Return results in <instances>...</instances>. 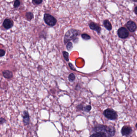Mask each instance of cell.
<instances>
[{
  "label": "cell",
  "mask_w": 137,
  "mask_h": 137,
  "mask_svg": "<svg viewBox=\"0 0 137 137\" xmlns=\"http://www.w3.org/2000/svg\"><path fill=\"white\" fill-rule=\"evenodd\" d=\"M5 54V52L3 49H0V57H3Z\"/></svg>",
  "instance_id": "44dd1931"
},
{
  "label": "cell",
  "mask_w": 137,
  "mask_h": 137,
  "mask_svg": "<svg viewBox=\"0 0 137 137\" xmlns=\"http://www.w3.org/2000/svg\"><path fill=\"white\" fill-rule=\"evenodd\" d=\"M44 19L47 25L51 27L54 26L57 23L56 19L52 15L48 13L44 14Z\"/></svg>",
  "instance_id": "277c9868"
},
{
  "label": "cell",
  "mask_w": 137,
  "mask_h": 137,
  "mask_svg": "<svg viewBox=\"0 0 137 137\" xmlns=\"http://www.w3.org/2000/svg\"><path fill=\"white\" fill-rule=\"evenodd\" d=\"M81 37H82V38L85 40H89L91 38L90 36H89L87 34H86V33L82 34L81 35Z\"/></svg>",
  "instance_id": "e0dca14e"
},
{
  "label": "cell",
  "mask_w": 137,
  "mask_h": 137,
  "mask_svg": "<svg viewBox=\"0 0 137 137\" xmlns=\"http://www.w3.org/2000/svg\"><path fill=\"white\" fill-rule=\"evenodd\" d=\"M117 33L119 37L122 39L126 38L129 35V32L124 27L120 28L117 31Z\"/></svg>",
  "instance_id": "5b68a950"
},
{
  "label": "cell",
  "mask_w": 137,
  "mask_h": 137,
  "mask_svg": "<svg viewBox=\"0 0 137 137\" xmlns=\"http://www.w3.org/2000/svg\"><path fill=\"white\" fill-rule=\"evenodd\" d=\"M3 25L6 29H10L13 25V22L11 19H6L3 22Z\"/></svg>",
  "instance_id": "52a82bcc"
},
{
  "label": "cell",
  "mask_w": 137,
  "mask_h": 137,
  "mask_svg": "<svg viewBox=\"0 0 137 137\" xmlns=\"http://www.w3.org/2000/svg\"><path fill=\"white\" fill-rule=\"evenodd\" d=\"M127 27L130 32H134L137 28L136 23L133 21H129L127 23Z\"/></svg>",
  "instance_id": "ba28073f"
},
{
  "label": "cell",
  "mask_w": 137,
  "mask_h": 137,
  "mask_svg": "<svg viewBox=\"0 0 137 137\" xmlns=\"http://www.w3.org/2000/svg\"><path fill=\"white\" fill-rule=\"evenodd\" d=\"M133 0V1H135V2L137 1V0Z\"/></svg>",
  "instance_id": "d4e9b609"
},
{
  "label": "cell",
  "mask_w": 137,
  "mask_h": 137,
  "mask_svg": "<svg viewBox=\"0 0 137 137\" xmlns=\"http://www.w3.org/2000/svg\"><path fill=\"white\" fill-rule=\"evenodd\" d=\"M115 128L112 126L98 125L94 128L91 137H112L115 133Z\"/></svg>",
  "instance_id": "6da1fadb"
},
{
  "label": "cell",
  "mask_w": 137,
  "mask_h": 137,
  "mask_svg": "<svg viewBox=\"0 0 137 137\" xmlns=\"http://www.w3.org/2000/svg\"><path fill=\"white\" fill-rule=\"evenodd\" d=\"M73 48V45L72 43L70 42H68L67 45H66V48L68 50L70 51Z\"/></svg>",
  "instance_id": "ac0fdd59"
},
{
  "label": "cell",
  "mask_w": 137,
  "mask_h": 137,
  "mask_svg": "<svg viewBox=\"0 0 137 137\" xmlns=\"http://www.w3.org/2000/svg\"><path fill=\"white\" fill-rule=\"evenodd\" d=\"M137 7H135V9H134V11H135V13H136V14H137Z\"/></svg>",
  "instance_id": "cb8c5ba5"
},
{
  "label": "cell",
  "mask_w": 137,
  "mask_h": 137,
  "mask_svg": "<svg viewBox=\"0 0 137 137\" xmlns=\"http://www.w3.org/2000/svg\"><path fill=\"white\" fill-rule=\"evenodd\" d=\"M26 19L28 21L31 20L33 17V15L32 12H28L25 14Z\"/></svg>",
  "instance_id": "4fadbf2b"
},
{
  "label": "cell",
  "mask_w": 137,
  "mask_h": 137,
  "mask_svg": "<svg viewBox=\"0 0 137 137\" xmlns=\"http://www.w3.org/2000/svg\"><path fill=\"white\" fill-rule=\"evenodd\" d=\"M69 67H70V69H71L72 70H74V71H75L76 70V68H74V66H73V65L71 63H69Z\"/></svg>",
  "instance_id": "7402d4cb"
},
{
  "label": "cell",
  "mask_w": 137,
  "mask_h": 137,
  "mask_svg": "<svg viewBox=\"0 0 137 137\" xmlns=\"http://www.w3.org/2000/svg\"><path fill=\"white\" fill-rule=\"evenodd\" d=\"M89 27L91 29L96 31L98 33H100L101 32V28L97 24L94 22H92L89 24Z\"/></svg>",
  "instance_id": "9c48e42d"
},
{
  "label": "cell",
  "mask_w": 137,
  "mask_h": 137,
  "mask_svg": "<svg viewBox=\"0 0 137 137\" xmlns=\"http://www.w3.org/2000/svg\"><path fill=\"white\" fill-rule=\"evenodd\" d=\"M5 120L3 118H0V124H3L5 122Z\"/></svg>",
  "instance_id": "603a6c76"
},
{
  "label": "cell",
  "mask_w": 137,
  "mask_h": 137,
  "mask_svg": "<svg viewBox=\"0 0 137 137\" xmlns=\"http://www.w3.org/2000/svg\"><path fill=\"white\" fill-rule=\"evenodd\" d=\"M91 109V105H87L85 107H83L82 110L85 112H89Z\"/></svg>",
  "instance_id": "9a60e30c"
},
{
  "label": "cell",
  "mask_w": 137,
  "mask_h": 137,
  "mask_svg": "<svg viewBox=\"0 0 137 137\" xmlns=\"http://www.w3.org/2000/svg\"><path fill=\"white\" fill-rule=\"evenodd\" d=\"M20 4V1L19 0H15L14 2V7L15 8H18Z\"/></svg>",
  "instance_id": "d6986e66"
},
{
  "label": "cell",
  "mask_w": 137,
  "mask_h": 137,
  "mask_svg": "<svg viewBox=\"0 0 137 137\" xmlns=\"http://www.w3.org/2000/svg\"><path fill=\"white\" fill-rule=\"evenodd\" d=\"M79 34V31L75 29H72L69 30L66 33L64 37L65 44H66L67 43L72 40H76L77 36Z\"/></svg>",
  "instance_id": "7a4b0ae2"
},
{
  "label": "cell",
  "mask_w": 137,
  "mask_h": 137,
  "mask_svg": "<svg viewBox=\"0 0 137 137\" xmlns=\"http://www.w3.org/2000/svg\"><path fill=\"white\" fill-rule=\"evenodd\" d=\"M43 0H32V2L35 5H38L41 4Z\"/></svg>",
  "instance_id": "ffe728a7"
},
{
  "label": "cell",
  "mask_w": 137,
  "mask_h": 137,
  "mask_svg": "<svg viewBox=\"0 0 137 137\" xmlns=\"http://www.w3.org/2000/svg\"><path fill=\"white\" fill-rule=\"evenodd\" d=\"M103 115L106 118L111 120H115L118 117L117 113L111 109H107L105 110L103 112Z\"/></svg>",
  "instance_id": "3957f363"
},
{
  "label": "cell",
  "mask_w": 137,
  "mask_h": 137,
  "mask_svg": "<svg viewBox=\"0 0 137 137\" xmlns=\"http://www.w3.org/2000/svg\"><path fill=\"white\" fill-rule=\"evenodd\" d=\"M132 132V129L130 126L125 125L123 126L121 130V133L123 136H130Z\"/></svg>",
  "instance_id": "8992f818"
},
{
  "label": "cell",
  "mask_w": 137,
  "mask_h": 137,
  "mask_svg": "<svg viewBox=\"0 0 137 137\" xmlns=\"http://www.w3.org/2000/svg\"><path fill=\"white\" fill-rule=\"evenodd\" d=\"M63 56L64 57L65 60L66 61H68L69 60L68 53L66 52H65V51H64L63 52Z\"/></svg>",
  "instance_id": "2e32d148"
},
{
  "label": "cell",
  "mask_w": 137,
  "mask_h": 137,
  "mask_svg": "<svg viewBox=\"0 0 137 137\" xmlns=\"http://www.w3.org/2000/svg\"><path fill=\"white\" fill-rule=\"evenodd\" d=\"M103 25H104L105 27L108 30H111V29H112L111 23H110V22L109 21L107 20H106L104 21H103Z\"/></svg>",
  "instance_id": "7c38bea8"
},
{
  "label": "cell",
  "mask_w": 137,
  "mask_h": 137,
  "mask_svg": "<svg viewBox=\"0 0 137 137\" xmlns=\"http://www.w3.org/2000/svg\"><path fill=\"white\" fill-rule=\"evenodd\" d=\"M23 121L25 125H28L29 123V117L28 111H25L23 112Z\"/></svg>",
  "instance_id": "30bf717a"
},
{
  "label": "cell",
  "mask_w": 137,
  "mask_h": 137,
  "mask_svg": "<svg viewBox=\"0 0 137 137\" xmlns=\"http://www.w3.org/2000/svg\"><path fill=\"white\" fill-rule=\"evenodd\" d=\"M75 76L74 74L71 73L69 74L68 76V80L70 82H73L75 79Z\"/></svg>",
  "instance_id": "5bb4252c"
},
{
  "label": "cell",
  "mask_w": 137,
  "mask_h": 137,
  "mask_svg": "<svg viewBox=\"0 0 137 137\" xmlns=\"http://www.w3.org/2000/svg\"><path fill=\"white\" fill-rule=\"evenodd\" d=\"M3 77L7 79H11L13 77L12 72L8 70L3 72Z\"/></svg>",
  "instance_id": "8fae6325"
}]
</instances>
